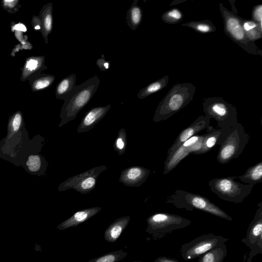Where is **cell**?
I'll use <instances>...</instances> for the list:
<instances>
[{"label":"cell","mask_w":262,"mask_h":262,"mask_svg":"<svg viewBox=\"0 0 262 262\" xmlns=\"http://www.w3.org/2000/svg\"><path fill=\"white\" fill-rule=\"evenodd\" d=\"M150 170L144 167L133 166L121 172L119 181L128 187H140L148 179Z\"/></svg>","instance_id":"cell-14"},{"label":"cell","mask_w":262,"mask_h":262,"mask_svg":"<svg viewBox=\"0 0 262 262\" xmlns=\"http://www.w3.org/2000/svg\"><path fill=\"white\" fill-rule=\"evenodd\" d=\"M228 240L227 238L212 233L203 234L182 245L180 252L184 260L193 259Z\"/></svg>","instance_id":"cell-9"},{"label":"cell","mask_w":262,"mask_h":262,"mask_svg":"<svg viewBox=\"0 0 262 262\" xmlns=\"http://www.w3.org/2000/svg\"><path fill=\"white\" fill-rule=\"evenodd\" d=\"M14 29L15 30L23 32H25L27 30L25 26L21 24H18L16 25L14 27Z\"/></svg>","instance_id":"cell-37"},{"label":"cell","mask_w":262,"mask_h":262,"mask_svg":"<svg viewBox=\"0 0 262 262\" xmlns=\"http://www.w3.org/2000/svg\"><path fill=\"white\" fill-rule=\"evenodd\" d=\"M252 20L262 26V5L254 6L252 11Z\"/></svg>","instance_id":"cell-33"},{"label":"cell","mask_w":262,"mask_h":262,"mask_svg":"<svg viewBox=\"0 0 262 262\" xmlns=\"http://www.w3.org/2000/svg\"><path fill=\"white\" fill-rule=\"evenodd\" d=\"M101 210L100 207H93L79 210L61 222L58 225L57 228L60 230H64L76 227L98 214Z\"/></svg>","instance_id":"cell-17"},{"label":"cell","mask_w":262,"mask_h":262,"mask_svg":"<svg viewBox=\"0 0 262 262\" xmlns=\"http://www.w3.org/2000/svg\"><path fill=\"white\" fill-rule=\"evenodd\" d=\"M181 26L190 28L202 34L213 32L216 30V27L210 20H193L183 24Z\"/></svg>","instance_id":"cell-25"},{"label":"cell","mask_w":262,"mask_h":262,"mask_svg":"<svg viewBox=\"0 0 262 262\" xmlns=\"http://www.w3.org/2000/svg\"><path fill=\"white\" fill-rule=\"evenodd\" d=\"M210 119L205 116L201 115L190 125L182 130L174 142L167 150V157H169L183 142L196 135L202 130L207 129L210 125Z\"/></svg>","instance_id":"cell-13"},{"label":"cell","mask_w":262,"mask_h":262,"mask_svg":"<svg viewBox=\"0 0 262 262\" xmlns=\"http://www.w3.org/2000/svg\"><path fill=\"white\" fill-rule=\"evenodd\" d=\"M17 2L16 1H4V3L5 6L12 8L13 7L15 3Z\"/></svg>","instance_id":"cell-38"},{"label":"cell","mask_w":262,"mask_h":262,"mask_svg":"<svg viewBox=\"0 0 262 262\" xmlns=\"http://www.w3.org/2000/svg\"><path fill=\"white\" fill-rule=\"evenodd\" d=\"M154 262H180L179 260L172 258L168 257L166 256H161L158 257L155 260Z\"/></svg>","instance_id":"cell-36"},{"label":"cell","mask_w":262,"mask_h":262,"mask_svg":"<svg viewBox=\"0 0 262 262\" xmlns=\"http://www.w3.org/2000/svg\"><path fill=\"white\" fill-rule=\"evenodd\" d=\"M130 219L129 216H125L119 217L112 222L104 232V237L105 241L110 243L115 242L128 225Z\"/></svg>","instance_id":"cell-18"},{"label":"cell","mask_w":262,"mask_h":262,"mask_svg":"<svg viewBox=\"0 0 262 262\" xmlns=\"http://www.w3.org/2000/svg\"><path fill=\"white\" fill-rule=\"evenodd\" d=\"M55 77L53 75H47L37 80L34 84L35 89L42 90L49 86L54 81Z\"/></svg>","instance_id":"cell-31"},{"label":"cell","mask_w":262,"mask_h":262,"mask_svg":"<svg viewBox=\"0 0 262 262\" xmlns=\"http://www.w3.org/2000/svg\"><path fill=\"white\" fill-rule=\"evenodd\" d=\"M146 231L154 239H160L168 233L184 228L191 223V221L180 215L166 212H158L146 220Z\"/></svg>","instance_id":"cell-8"},{"label":"cell","mask_w":262,"mask_h":262,"mask_svg":"<svg viewBox=\"0 0 262 262\" xmlns=\"http://www.w3.org/2000/svg\"><path fill=\"white\" fill-rule=\"evenodd\" d=\"M237 177L214 178L208 182L211 191L224 201L234 203L243 202L254 185L235 181Z\"/></svg>","instance_id":"cell-7"},{"label":"cell","mask_w":262,"mask_h":262,"mask_svg":"<svg viewBox=\"0 0 262 262\" xmlns=\"http://www.w3.org/2000/svg\"><path fill=\"white\" fill-rule=\"evenodd\" d=\"M202 104L205 116L214 119L220 128L229 130L238 122L236 108L222 98H206Z\"/></svg>","instance_id":"cell-5"},{"label":"cell","mask_w":262,"mask_h":262,"mask_svg":"<svg viewBox=\"0 0 262 262\" xmlns=\"http://www.w3.org/2000/svg\"><path fill=\"white\" fill-rule=\"evenodd\" d=\"M138 0L134 1L126 13V23L132 30L137 29L142 19V11L138 5Z\"/></svg>","instance_id":"cell-21"},{"label":"cell","mask_w":262,"mask_h":262,"mask_svg":"<svg viewBox=\"0 0 262 262\" xmlns=\"http://www.w3.org/2000/svg\"><path fill=\"white\" fill-rule=\"evenodd\" d=\"M227 253L226 245L223 243L200 256L198 262H223Z\"/></svg>","instance_id":"cell-20"},{"label":"cell","mask_w":262,"mask_h":262,"mask_svg":"<svg viewBox=\"0 0 262 262\" xmlns=\"http://www.w3.org/2000/svg\"><path fill=\"white\" fill-rule=\"evenodd\" d=\"M107 169L105 165L98 166L68 178L61 183L58 189L64 191L73 189L81 194H85L96 187L99 175Z\"/></svg>","instance_id":"cell-10"},{"label":"cell","mask_w":262,"mask_h":262,"mask_svg":"<svg viewBox=\"0 0 262 262\" xmlns=\"http://www.w3.org/2000/svg\"><path fill=\"white\" fill-rule=\"evenodd\" d=\"M196 87L190 82L174 84L160 102L153 117L154 122L165 121L193 99Z\"/></svg>","instance_id":"cell-2"},{"label":"cell","mask_w":262,"mask_h":262,"mask_svg":"<svg viewBox=\"0 0 262 262\" xmlns=\"http://www.w3.org/2000/svg\"><path fill=\"white\" fill-rule=\"evenodd\" d=\"M43 27L44 34L46 37L50 33L52 29L53 17H52V5L49 4L43 11L42 17Z\"/></svg>","instance_id":"cell-29"},{"label":"cell","mask_w":262,"mask_h":262,"mask_svg":"<svg viewBox=\"0 0 262 262\" xmlns=\"http://www.w3.org/2000/svg\"><path fill=\"white\" fill-rule=\"evenodd\" d=\"M22 122V117L20 113H16L10 122V129L13 133L17 132L20 128Z\"/></svg>","instance_id":"cell-32"},{"label":"cell","mask_w":262,"mask_h":262,"mask_svg":"<svg viewBox=\"0 0 262 262\" xmlns=\"http://www.w3.org/2000/svg\"><path fill=\"white\" fill-rule=\"evenodd\" d=\"M242 26L247 38L255 41L262 37V26L252 19L240 18Z\"/></svg>","instance_id":"cell-22"},{"label":"cell","mask_w":262,"mask_h":262,"mask_svg":"<svg viewBox=\"0 0 262 262\" xmlns=\"http://www.w3.org/2000/svg\"><path fill=\"white\" fill-rule=\"evenodd\" d=\"M250 139L249 134L246 132L242 124L236 123L220 145L216 157L217 162L225 164L237 158L243 153Z\"/></svg>","instance_id":"cell-6"},{"label":"cell","mask_w":262,"mask_h":262,"mask_svg":"<svg viewBox=\"0 0 262 262\" xmlns=\"http://www.w3.org/2000/svg\"><path fill=\"white\" fill-rule=\"evenodd\" d=\"M132 262H142V261H132Z\"/></svg>","instance_id":"cell-39"},{"label":"cell","mask_w":262,"mask_h":262,"mask_svg":"<svg viewBox=\"0 0 262 262\" xmlns=\"http://www.w3.org/2000/svg\"><path fill=\"white\" fill-rule=\"evenodd\" d=\"M96 64L102 72L106 71L110 67V62L105 60L103 54H102L101 57L96 60Z\"/></svg>","instance_id":"cell-34"},{"label":"cell","mask_w":262,"mask_h":262,"mask_svg":"<svg viewBox=\"0 0 262 262\" xmlns=\"http://www.w3.org/2000/svg\"><path fill=\"white\" fill-rule=\"evenodd\" d=\"M111 105L94 107L88 111L77 127V133L88 132L98 124L106 115L111 108Z\"/></svg>","instance_id":"cell-15"},{"label":"cell","mask_w":262,"mask_h":262,"mask_svg":"<svg viewBox=\"0 0 262 262\" xmlns=\"http://www.w3.org/2000/svg\"><path fill=\"white\" fill-rule=\"evenodd\" d=\"M127 253L123 250H119L103 254L87 262H118L124 259Z\"/></svg>","instance_id":"cell-26"},{"label":"cell","mask_w":262,"mask_h":262,"mask_svg":"<svg viewBox=\"0 0 262 262\" xmlns=\"http://www.w3.org/2000/svg\"><path fill=\"white\" fill-rule=\"evenodd\" d=\"M39 62L37 59H31L27 61L26 68L30 71L36 69L39 66Z\"/></svg>","instance_id":"cell-35"},{"label":"cell","mask_w":262,"mask_h":262,"mask_svg":"<svg viewBox=\"0 0 262 262\" xmlns=\"http://www.w3.org/2000/svg\"><path fill=\"white\" fill-rule=\"evenodd\" d=\"M207 129L208 132L203 135L201 148L194 155L205 154L210 150L216 144L220 145L223 142L230 130L215 128L210 125Z\"/></svg>","instance_id":"cell-16"},{"label":"cell","mask_w":262,"mask_h":262,"mask_svg":"<svg viewBox=\"0 0 262 262\" xmlns=\"http://www.w3.org/2000/svg\"><path fill=\"white\" fill-rule=\"evenodd\" d=\"M246 184L255 185L262 181V161L249 167L242 175L237 177Z\"/></svg>","instance_id":"cell-19"},{"label":"cell","mask_w":262,"mask_h":262,"mask_svg":"<svg viewBox=\"0 0 262 262\" xmlns=\"http://www.w3.org/2000/svg\"><path fill=\"white\" fill-rule=\"evenodd\" d=\"M203 135H194L179 146L164 162L163 174L173 170L178 164L189 154H194L200 150L202 145Z\"/></svg>","instance_id":"cell-12"},{"label":"cell","mask_w":262,"mask_h":262,"mask_svg":"<svg viewBox=\"0 0 262 262\" xmlns=\"http://www.w3.org/2000/svg\"><path fill=\"white\" fill-rule=\"evenodd\" d=\"M42 160L39 155H30L26 162V165L29 170L32 172L39 171L42 166Z\"/></svg>","instance_id":"cell-30"},{"label":"cell","mask_w":262,"mask_h":262,"mask_svg":"<svg viewBox=\"0 0 262 262\" xmlns=\"http://www.w3.org/2000/svg\"><path fill=\"white\" fill-rule=\"evenodd\" d=\"M100 82L98 76L95 75L73 88L63 99L60 114L61 120L58 125L59 127L63 126L77 117L92 98Z\"/></svg>","instance_id":"cell-1"},{"label":"cell","mask_w":262,"mask_h":262,"mask_svg":"<svg viewBox=\"0 0 262 262\" xmlns=\"http://www.w3.org/2000/svg\"><path fill=\"white\" fill-rule=\"evenodd\" d=\"M221 14L223 18L224 31L234 42L247 53L261 56V52L254 41L249 40L243 29L241 17L233 11H229L223 3L219 4Z\"/></svg>","instance_id":"cell-4"},{"label":"cell","mask_w":262,"mask_h":262,"mask_svg":"<svg viewBox=\"0 0 262 262\" xmlns=\"http://www.w3.org/2000/svg\"><path fill=\"white\" fill-rule=\"evenodd\" d=\"M76 76L74 74H71L62 79L57 84L56 89V97L63 100L68 93L76 85Z\"/></svg>","instance_id":"cell-24"},{"label":"cell","mask_w":262,"mask_h":262,"mask_svg":"<svg viewBox=\"0 0 262 262\" xmlns=\"http://www.w3.org/2000/svg\"><path fill=\"white\" fill-rule=\"evenodd\" d=\"M183 18V14L177 8L170 9L163 13L161 16L162 20L169 24H176L180 22Z\"/></svg>","instance_id":"cell-28"},{"label":"cell","mask_w":262,"mask_h":262,"mask_svg":"<svg viewBox=\"0 0 262 262\" xmlns=\"http://www.w3.org/2000/svg\"><path fill=\"white\" fill-rule=\"evenodd\" d=\"M165 201L178 208L189 211L195 209L229 221H233V219L223 210L208 198L200 194L177 189L168 196Z\"/></svg>","instance_id":"cell-3"},{"label":"cell","mask_w":262,"mask_h":262,"mask_svg":"<svg viewBox=\"0 0 262 262\" xmlns=\"http://www.w3.org/2000/svg\"><path fill=\"white\" fill-rule=\"evenodd\" d=\"M257 206L258 208L249 225L246 237L241 240L251 250L246 262H251L253 257L262 253V202Z\"/></svg>","instance_id":"cell-11"},{"label":"cell","mask_w":262,"mask_h":262,"mask_svg":"<svg viewBox=\"0 0 262 262\" xmlns=\"http://www.w3.org/2000/svg\"><path fill=\"white\" fill-rule=\"evenodd\" d=\"M168 81L169 76H165L142 88L139 92L137 97L140 99H144L164 89L168 84Z\"/></svg>","instance_id":"cell-23"},{"label":"cell","mask_w":262,"mask_h":262,"mask_svg":"<svg viewBox=\"0 0 262 262\" xmlns=\"http://www.w3.org/2000/svg\"><path fill=\"white\" fill-rule=\"evenodd\" d=\"M127 145V136L126 130L122 128L118 132L117 137L114 141L113 146L114 149L119 155H123L126 150Z\"/></svg>","instance_id":"cell-27"}]
</instances>
